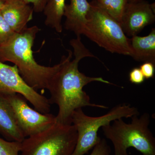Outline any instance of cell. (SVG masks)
Listing matches in <instances>:
<instances>
[{
    "mask_svg": "<svg viewBox=\"0 0 155 155\" xmlns=\"http://www.w3.org/2000/svg\"><path fill=\"white\" fill-rule=\"evenodd\" d=\"M70 44L73 54L69 50L68 56L62 57L60 67L47 89L51 94L50 104H55L59 109L56 122L64 125H72V114L77 109L86 107L108 108L91 102L88 95L83 91L84 86L94 81L115 85L103 78L89 77L80 72L78 64L82 59L87 57L99 59L85 47L80 36L70 40Z\"/></svg>",
    "mask_w": 155,
    "mask_h": 155,
    "instance_id": "6da1fadb",
    "label": "cell"
},
{
    "mask_svg": "<svg viewBox=\"0 0 155 155\" xmlns=\"http://www.w3.org/2000/svg\"><path fill=\"white\" fill-rule=\"evenodd\" d=\"M40 30L36 25L27 27L0 45V61H9L14 64L23 80L32 88L47 89L60 64L53 67H45L35 61L32 47Z\"/></svg>",
    "mask_w": 155,
    "mask_h": 155,
    "instance_id": "7a4b0ae2",
    "label": "cell"
},
{
    "mask_svg": "<svg viewBox=\"0 0 155 155\" xmlns=\"http://www.w3.org/2000/svg\"><path fill=\"white\" fill-rule=\"evenodd\" d=\"M130 118V123L120 119L102 127L104 135L113 143L114 154L128 155L127 149L133 147L142 155H155V138L149 127L150 114L144 113Z\"/></svg>",
    "mask_w": 155,
    "mask_h": 155,
    "instance_id": "3957f363",
    "label": "cell"
},
{
    "mask_svg": "<svg viewBox=\"0 0 155 155\" xmlns=\"http://www.w3.org/2000/svg\"><path fill=\"white\" fill-rule=\"evenodd\" d=\"M90 4L83 35L111 53L131 56L130 39L120 23L98 6Z\"/></svg>",
    "mask_w": 155,
    "mask_h": 155,
    "instance_id": "277c9868",
    "label": "cell"
},
{
    "mask_svg": "<svg viewBox=\"0 0 155 155\" xmlns=\"http://www.w3.org/2000/svg\"><path fill=\"white\" fill-rule=\"evenodd\" d=\"M139 114L137 108L126 104L117 105L99 117L87 116L82 109L75 110L72 114V124L77 131L78 138L72 155H84L98 144L101 139L98 136L101 127L116 119L131 118Z\"/></svg>",
    "mask_w": 155,
    "mask_h": 155,
    "instance_id": "5b68a950",
    "label": "cell"
},
{
    "mask_svg": "<svg viewBox=\"0 0 155 155\" xmlns=\"http://www.w3.org/2000/svg\"><path fill=\"white\" fill-rule=\"evenodd\" d=\"M77 138L72 124L56 122L46 130L24 139L20 155H72Z\"/></svg>",
    "mask_w": 155,
    "mask_h": 155,
    "instance_id": "8992f818",
    "label": "cell"
},
{
    "mask_svg": "<svg viewBox=\"0 0 155 155\" xmlns=\"http://www.w3.org/2000/svg\"><path fill=\"white\" fill-rule=\"evenodd\" d=\"M17 94L29 102L42 114H49L51 104L47 98L28 85L19 74L17 66H9L0 61V95Z\"/></svg>",
    "mask_w": 155,
    "mask_h": 155,
    "instance_id": "52a82bcc",
    "label": "cell"
},
{
    "mask_svg": "<svg viewBox=\"0 0 155 155\" xmlns=\"http://www.w3.org/2000/svg\"><path fill=\"white\" fill-rule=\"evenodd\" d=\"M11 106L15 120L25 138L43 131L56 122V116L31 108L26 100L17 94L3 96Z\"/></svg>",
    "mask_w": 155,
    "mask_h": 155,
    "instance_id": "ba28073f",
    "label": "cell"
},
{
    "mask_svg": "<svg viewBox=\"0 0 155 155\" xmlns=\"http://www.w3.org/2000/svg\"><path fill=\"white\" fill-rule=\"evenodd\" d=\"M155 21V3L150 4L145 1L127 3L125 6L120 25L126 35H137L148 25Z\"/></svg>",
    "mask_w": 155,
    "mask_h": 155,
    "instance_id": "9c48e42d",
    "label": "cell"
},
{
    "mask_svg": "<svg viewBox=\"0 0 155 155\" xmlns=\"http://www.w3.org/2000/svg\"><path fill=\"white\" fill-rule=\"evenodd\" d=\"M4 5L0 10L3 17L17 33L27 28V23L33 19V7L24 0H3Z\"/></svg>",
    "mask_w": 155,
    "mask_h": 155,
    "instance_id": "30bf717a",
    "label": "cell"
},
{
    "mask_svg": "<svg viewBox=\"0 0 155 155\" xmlns=\"http://www.w3.org/2000/svg\"><path fill=\"white\" fill-rule=\"evenodd\" d=\"M90 8L87 0H70L64 8L65 29L74 32L76 36L83 35Z\"/></svg>",
    "mask_w": 155,
    "mask_h": 155,
    "instance_id": "8fae6325",
    "label": "cell"
},
{
    "mask_svg": "<svg viewBox=\"0 0 155 155\" xmlns=\"http://www.w3.org/2000/svg\"><path fill=\"white\" fill-rule=\"evenodd\" d=\"M0 134L8 141L22 142L24 139L15 120L10 104L0 95Z\"/></svg>",
    "mask_w": 155,
    "mask_h": 155,
    "instance_id": "7c38bea8",
    "label": "cell"
},
{
    "mask_svg": "<svg viewBox=\"0 0 155 155\" xmlns=\"http://www.w3.org/2000/svg\"><path fill=\"white\" fill-rule=\"evenodd\" d=\"M131 57L137 61L151 62L155 64V28L148 35L131 37L130 39Z\"/></svg>",
    "mask_w": 155,
    "mask_h": 155,
    "instance_id": "4fadbf2b",
    "label": "cell"
},
{
    "mask_svg": "<svg viewBox=\"0 0 155 155\" xmlns=\"http://www.w3.org/2000/svg\"><path fill=\"white\" fill-rule=\"evenodd\" d=\"M65 0H48L44 9L46 18L45 24L58 33L63 31L62 18L64 16Z\"/></svg>",
    "mask_w": 155,
    "mask_h": 155,
    "instance_id": "5bb4252c",
    "label": "cell"
},
{
    "mask_svg": "<svg viewBox=\"0 0 155 155\" xmlns=\"http://www.w3.org/2000/svg\"><path fill=\"white\" fill-rule=\"evenodd\" d=\"M91 2L98 6L107 14L120 23L127 4V0H92Z\"/></svg>",
    "mask_w": 155,
    "mask_h": 155,
    "instance_id": "9a60e30c",
    "label": "cell"
},
{
    "mask_svg": "<svg viewBox=\"0 0 155 155\" xmlns=\"http://www.w3.org/2000/svg\"><path fill=\"white\" fill-rule=\"evenodd\" d=\"M21 142L5 140L0 137V155H19Z\"/></svg>",
    "mask_w": 155,
    "mask_h": 155,
    "instance_id": "2e32d148",
    "label": "cell"
},
{
    "mask_svg": "<svg viewBox=\"0 0 155 155\" xmlns=\"http://www.w3.org/2000/svg\"><path fill=\"white\" fill-rule=\"evenodd\" d=\"M16 33L6 22L0 12V45L8 41Z\"/></svg>",
    "mask_w": 155,
    "mask_h": 155,
    "instance_id": "e0dca14e",
    "label": "cell"
},
{
    "mask_svg": "<svg viewBox=\"0 0 155 155\" xmlns=\"http://www.w3.org/2000/svg\"><path fill=\"white\" fill-rule=\"evenodd\" d=\"M111 152L110 147L104 139H101L99 143L94 147L90 155H110Z\"/></svg>",
    "mask_w": 155,
    "mask_h": 155,
    "instance_id": "ac0fdd59",
    "label": "cell"
},
{
    "mask_svg": "<svg viewBox=\"0 0 155 155\" xmlns=\"http://www.w3.org/2000/svg\"><path fill=\"white\" fill-rule=\"evenodd\" d=\"M129 81L131 83L140 84L144 82L145 78L140 68H133L129 74Z\"/></svg>",
    "mask_w": 155,
    "mask_h": 155,
    "instance_id": "d6986e66",
    "label": "cell"
},
{
    "mask_svg": "<svg viewBox=\"0 0 155 155\" xmlns=\"http://www.w3.org/2000/svg\"><path fill=\"white\" fill-rule=\"evenodd\" d=\"M155 64L151 62H145L140 67L145 79L153 78L154 76Z\"/></svg>",
    "mask_w": 155,
    "mask_h": 155,
    "instance_id": "ffe728a7",
    "label": "cell"
},
{
    "mask_svg": "<svg viewBox=\"0 0 155 155\" xmlns=\"http://www.w3.org/2000/svg\"><path fill=\"white\" fill-rule=\"evenodd\" d=\"M27 4L33 5L34 11L40 13L43 11L48 0H24Z\"/></svg>",
    "mask_w": 155,
    "mask_h": 155,
    "instance_id": "44dd1931",
    "label": "cell"
},
{
    "mask_svg": "<svg viewBox=\"0 0 155 155\" xmlns=\"http://www.w3.org/2000/svg\"><path fill=\"white\" fill-rule=\"evenodd\" d=\"M142 0H127L128 3H135L137 2H140Z\"/></svg>",
    "mask_w": 155,
    "mask_h": 155,
    "instance_id": "7402d4cb",
    "label": "cell"
},
{
    "mask_svg": "<svg viewBox=\"0 0 155 155\" xmlns=\"http://www.w3.org/2000/svg\"><path fill=\"white\" fill-rule=\"evenodd\" d=\"M3 5H4V2L3 0H0V10L3 8Z\"/></svg>",
    "mask_w": 155,
    "mask_h": 155,
    "instance_id": "603a6c76",
    "label": "cell"
},
{
    "mask_svg": "<svg viewBox=\"0 0 155 155\" xmlns=\"http://www.w3.org/2000/svg\"></svg>",
    "mask_w": 155,
    "mask_h": 155,
    "instance_id": "cb8c5ba5",
    "label": "cell"
}]
</instances>
